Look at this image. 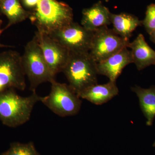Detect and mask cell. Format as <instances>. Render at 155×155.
I'll return each mask as SVG.
<instances>
[{"label":"cell","mask_w":155,"mask_h":155,"mask_svg":"<svg viewBox=\"0 0 155 155\" xmlns=\"http://www.w3.org/2000/svg\"><path fill=\"white\" fill-rule=\"evenodd\" d=\"M154 145L155 146V142L154 143Z\"/></svg>","instance_id":"obj_24"},{"label":"cell","mask_w":155,"mask_h":155,"mask_svg":"<svg viewBox=\"0 0 155 155\" xmlns=\"http://www.w3.org/2000/svg\"><path fill=\"white\" fill-rule=\"evenodd\" d=\"M22 5L27 8L32 10L36 7L39 0H20Z\"/></svg>","instance_id":"obj_19"},{"label":"cell","mask_w":155,"mask_h":155,"mask_svg":"<svg viewBox=\"0 0 155 155\" xmlns=\"http://www.w3.org/2000/svg\"><path fill=\"white\" fill-rule=\"evenodd\" d=\"M131 63L133 62L130 51L125 48L104 61L97 63L98 74L106 76L110 81L116 82L123 69Z\"/></svg>","instance_id":"obj_10"},{"label":"cell","mask_w":155,"mask_h":155,"mask_svg":"<svg viewBox=\"0 0 155 155\" xmlns=\"http://www.w3.org/2000/svg\"><path fill=\"white\" fill-rule=\"evenodd\" d=\"M110 14L108 8L100 1L91 8L83 9L81 25L92 31L108 26L111 24Z\"/></svg>","instance_id":"obj_11"},{"label":"cell","mask_w":155,"mask_h":155,"mask_svg":"<svg viewBox=\"0 0 155 155\" xmlns=\"http://www.w3.org/2000/svg\"><path fill=\"white\" fill-rule=\"evenodd\" d=\"M150 35V40L155 44V30H154Z\"/></svg>","instance_id":"obj_21"},{"label":"cell","mask_w":155,"mask_h":155,"mask_svg":"<svg viewBox=\"0 0 155 155\" xmlns=\"http://www.w3.org/2000/svg\"><path fill=\"white\" fill-rule=\"evenodd\" d=\"M41 98L36 91L27 97L19 95L14 89L0 92V121L9 127L23 125L30 119L34 107Z\"/></svg>","instance_id":"obj_2"},{"label":"cell","mask_w":155,"mask_h":155,"mask_svg":"<svg viewBox=\"0 0 155 155\" xmlns=\"http://www.w3.org/2000/svg\"><path fill=\"white\" fill-rule=\"evenodd\" d=\"M51 83L49 94L41 97L40 102L61 117L76 115L80 111L82 104L80 97L66 84L59 83L55 79Z\"/></svg>","instance_id":"obj_5"},{"label":"cell","mask_w":155,"mask_h":155,"mask_svg":"<svg viewBox=\"0 0 155 155\" xmlns=\"http://www.w3.org/2000/svg\"><path fill=\"white\" fill-rule=\"evenodd\" d=\"M139 100L140 108L147 119V125L153 124L155 117V87L145 89L139 86L131 87Z\"/></svg>","instance_id":"obj_16"},{"label":"cell","mask_w":155,"mask_h":155,"mask_svg":"<svg viewBox=\"0 0 155 155\" xmlns=\"http://www.w3.org/2000/svg\"><path fill=\"white\" fill-rule=\"evenodd\" d=\"M35 36L53 75L63 72L70 55L69 51L46 34L37 31Z\"/></svg>","instance_id":"obj_9"},{"label":"cell","mask_w":155,"mask_h":155,"mask_svg":"<svg viewBox=\"0 0 155 155\" xmlns=\"http://www.w3.org/2000/svg\"><path fill=\"white\" fill-rule=\"evenodd\" d=\"M3 21L2 19H0V36H1V34L2 33L3 31H4V29H2L1 27H2V24ZM8 47H11V46L6 45L2 44L0 43V48H8Z\"/></svg>","instance_id":"obj_20"},{"label":"cell","mask_w":155,"mask_h":155,"mask_svg":"<svg viewBox=\"0 0 155 155\" xmlns=\"http://www.w3.org/2000/svg\"><path fill=\"white\" fill-rule=\"evenodd\" d=\"M22 62L32 92L36 91L37 87L41 84L51 83L54 80L55 76L50 71L35 36L25 46Z\"/></svg>","instance_id":"obj_4"},{"label":"cell","mask_w":155,"mask_h":155,"mask_svg":"<svg viewBox=\"0 0 155 155\" xmlns=\"http://www.w3.org/2000/svg\"><path fill=\"white\" fill-rule=\"evenodd\" d=\"M119 92L116 82L109 81L104 84H97L89 87L81 93L79 97L93 104L101 105L110 101L118 94Z\"/></svg>","instance_id":"obj_13"},{"label":"cell","mask_w":155,"mask_h":155,"mask_svg":"<svg viewBox=\"0 0 155 155\" xmlns=\"http://www.w3.org/2000/svg\"><path fill=\"white\" fill-rule=\"evenodd\" d=\"M129 42L108 26L101 27L94 31L89 54L97 63H100L127 48Z\"/></svg>","instance_id":"obj_8"},{"label":"cell","mask_w":155,"mask_h":155,"mask_svg":"<svg viewBox=\"0 0 155 155\" xmlns=\"http://www.w3.org/2000/svg\"><path fill=\"white\" fill-rule=\"evenodd\" d=\"M97 64L89 52L70 53L62 72L78 96L84 90L97 84Z\"/></svg>","instance_id":"obj_3"},{"label":"cell","mask_w":155,"mask_h":155,"mask_svg":"<svg viewBox=\"0 0 155 155\" xmlns=\"http://www.w3.org/2000/svg\"><path fill=\"white\" fill-rule=\"evenodd\" d=\"M94 31L74 22L48 35L70 53L89 52Z\"/></svg>","instance_id":"obj_7"},{"label":"cell","mask_w":155,"mask_h":155,"mask_svg":"<svg viewBox=\"0 0 155 155\" xmlns=\"http://www.w3.org/2000/svg\"><path fill=\"white\" fill-rule=\"evenodd\" d=\"M142 25L149 35L155 30V4L148 6L145 17L142 20Z\"/></svg>","instance_id":"obj_18"},{"label":"cell","mask_w":155,"mask_h":155,"mask_svg":"<svg viewBox=\"0 0 155 155\" xmlns=\"http://www.w3.org/2000/svg\"><path fill=\"white\" fill-rule=\"evenodd\" d=\"M1 155H40L38 152L33 143H12L10 148Z\"/></svg>","instance_id":"obj_17"},{"label":"cell","mask_w":155,"mask_h":155,"mask_svg":"<svg viewBox=\"0 0 155 155\" xmlns=\"http://www.w3.org/2000/svg\"><path fill=\"white\" fill-rule=\"evenodd\" d=\"M25 77L19 53L12 50L0 52V92L10 89L25 90Z\"/></svg>","instance_id":"obj_6"},{"label":"cell","mask_w":155,"mask_h":155,"mask_svg":"<svg viewBox=\"0 0 155 155\" xmlns=\"http://www.w3.org/2000/svg\"><path fill=\"white\" fill-rule=\"evenodd\" d=\"M20 0H2L0 2V12L5 15L8 20L5 31L12 25L29 19L30 11L23 8Z\"/></svg>","instance_id":"obj_15"},{"label":"cell","mask_w":155,"mask_h":155,"mask_svg":"<svg viewBox=\"0 0 155 155\" xmlns=\"http://www.w3.org/2000/svg\"><path fill=\"white\" fill-rule=\"evenodd\" d=\"M110 21L113 30L122 38L129 41L132 32L139 26L142 25V21L138 17L127 13H111Z\"/></svg>","instance_id":"obj_14"},{"label":"cell","mask_w":155,"mask_h":155,"mask_svg":"<svg viewBox=\"0 0 155 155\" xmlns=\"http://www.w3.org/2000/svg\"><path fill=\"white\" fill-rule=\"evenodd\" d=\"M127 48L131 49L132 62L138 70L155 65V51L147 43L141 34H140L132 42H129Z\"/></svg>","instance_id":"obj_12"},{"label":"cell","mask_w":155,"mask_h":155,"mask_svg":"<svg viewBox=\"0 0 155 155\" xmlns=\"http://www.w3.org/2000/svg\"><path fill=\"white\" fill-rule=\"evenodd\" d=\"M30 12L29 19L37 31L48 35L73 22L72 8L57 0H39Z\"/></svg>","instance_id":"obj_1"},{"label":"cell","mask_w":155,"mask_h":155,"mask_svg":"<svg viewBox=\"0 0 155 155\" xmlns=\"http://www.w3.org/2000/svg\"><path fill=\"white\" fill-rule=\"evenodd\" d=\"M105 1L106 2H108L109 0H105Z\"/></svg>","instance_id":"obj_22"},{"label":"cell","mask_w":155,"mask_h":155,"mask_svg":"<svg viewBox=\"0 0 155 155\" xmlns=\"http://www.w3.org/2000/svg\"><path fill=\"white\" fill-rule=\"evenodd\" d=\"M2 1V0H0V2H1Z\"/></svg>","instance_id":"obj_23"}]
</instances>
